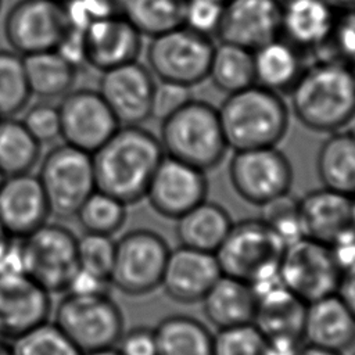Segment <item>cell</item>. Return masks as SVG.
Returning a JSON list of instances; mask_svg holds the SVG:
<instances>
[{"instance_id":"83f0119b","label":"cell","mask_w":355,"mask_h":355,"mask_svg":"<svg viewBox=\"0 0 355 355\" xmlns=\"http://www.w3.org/2000/svg\"><path fill=\"white\" fill-rule=\"evenodd\" d=\"M316 172L323 187L355 196V132L341 129L327 136L318 151Z\"/></svg>"},{"instance_id":"8992f818","label":"cell","mask_w":355,"mask_h":355,"mask_svg":"<svg viewBox=\"0 0 355 355\" xmlns=\"http://www.w3.org/2000/svg\"><path fill=\"white\" fill-rule=\"evenodd\" d=\"M51 313L82 354L115 347L125 330L122 311L108 293L67 291Z\"/></svg>"},{"instance_id":"30bf717a","label":"cell","mask_w":355,"mask_h":355,"mask_svg":"<svg viewBox=\"0 0 355 355\" xmlns=\"http://www.w3.org/2000/svg\"><path fill=\"white\" fill-rule=\"evenodd\" d=\"M279 270L287 290L305 304L337 293L343 273L330 247L309 237L284 247Z\"/></svg>"},{"instance_id":"ffe728a7","label":"cell","mask_w":355,"mask_h":355,"mask_svg":"<svg viewBox=\"0 0 355 355\" xmlns=\"http://www.w3.org/2000/svg\"><path fill=\"white\" fill-rule=\"evenodd\" d=\"M50 208L37 175L4 176L0 183V222L14 239H21L47 222Z\"/></svg>"},{"instance_id":"7dc6e473","label":"cell","mask_w":355,"mask_h":355,"mask_svg":"<svg viewBox=\"0 0 355 355\" xmlns=\"http://www.w3.org/2000/svg\"><path fill=\"white\" fill-rule=\"evenodd\" d=\"M331 254L341 272L355 263V225L343 230L330 244Z\"/></svg>"},{"instance_id":"6f0895ef","label":"cell","mask_w":355,"mask_h":355,"mask_svg":"<svg viewBox=\"0 0 355 355\" xmlns=\"http://www.w3.org/2000/svg\"><path fill=\"white\" fill-rule=\"evenodd\" d=\"M349 68H351V71H352V73H354V78H355V62H354Z\"/></svg>"},{"instance_id":"f546056e","label":"cell","mask_w":355,"mask_h":355,"mask_svg":"<svg viewBox=\"0 0 355 355\" xmlns=\"http://www.w3.org/2000/svg\"><path fill=\"white\" fill-rule=\"evenodd\" d=\"M154 331L158 355H212L214 334L193 316H166Z\"/></svg>"},{"instance_id":"f907efd6","label":"cell","mask_w":355,"mask_h":355,"mask_svg":"<svg viewBox=\"0 0 355 355\" xmlns=\"http://www.w3.org/2000/svg\"><path fill=\"white\" fill-rule=\"evenodd\" d=\"M14 237L8 233V230L0 222V270L11 266L10 262L14 258L15 252V243Z\"/></svg>"},{"instance_id":"f35d334b","label":"cell","mask_w":355,"mask_h":355,"mask_svg":"<svg viewBox=\"0 0 355 355\" xmlns=\"http://www.w3.org/2000/svg\"><path fill=\"white\" fill-rule=\"evenodd\" d=\"M115 255V241L112 236L83 233L78 237V262L79 272L103 280L110 282L112 263Z\"/></svg>"},{"instance_id":"c3c4849f","label":"cell","mask_w":355,"mask_h":355,"mask_svg":"<svg viewBox=\"0 0 355 355\" xmlns=\"http://www.w3.org/2000/svg\"><path fill=\"white\" fill-rule=\"evenodd\" d=\"M302 338L291 334H275L265 337L263 355H298Z\"/></svg>"},{"instance_id":"3957f363","label":"cell","mask_w":355,"mask_h":355,"mask_svg":"<svg viewBox=\"0 0 355 355\" xmlns=\"http://www.w3.org/2000/svg\"><path fill=\"white\" fill-rule=\"evenodd\" d=\"M218 114L227 147L233 151L275 147L286 136L290 122L282 94L257 83L229 93Z\"/></svg>"},{"instance_id":"2e32d148","label":"cell","mask_w":355,"mask_h":355,"mask_svg":"<svg viewBox=\"0 0 355 355\" xmlns=\"http://www.w3.org/2000/svg\"><path fill=\"white\" fill-rule=\"evenodd\" d=\"M155 86L148 67L136 60L103 71L97 90L119 125H141L151 118Z\"/></svg>"},{"instance_id":"74e56055","label":"cell","mask_w":355,"mask_h":355,"mask_svg":"<svg viewBox=\"0 0 355 355\" xmlns=\"http://www.w3.org/2000/svg\"><path fill=\"white\" fill-rule=\"evenodd\" d=\"M259 218L279 237L284 247L305 237L298 198L291 197L290 193L261 205Z\"/></svg>"},{"instance_id":"681fc988","label":"cell","mask_w":355,"mask_h":355,"mask_svg":"<svg viewBox=\"0 0 355 355\" xmlns=\"http://www.w3.org/2000/svg\"><path fill=\"white\" fill-rule=\"evenodd\" d=\"M337 294L355 315V263L343 270Z\"/></svg>"},{"instance_id":"5bb4252c","label":"cell","mask_w":355,"mask_h":355,"mask_svg":"<svg viewBox=\"0 0 355 355\" xmlns=\"http://www.w3.org/2000/svg\"><path fill=\"white\" fill-rule=\"evenodd\" d=\"M51 294L17 266L0 270V338L8 343L49 320Z\"/></svg>"},{"instance_id":"8fae6325","label":"cell","mask_w":355,"mask_h":355,"mask_svg":"<svg viewBox=\"0 0 355 355\" xmlns=\"http://www.w3.org/2000/svg\"><path fill=\"white\" fill-rule=\"evenodd\" d=\"M229 179L244 201L261 207L290 193L293 166L276 146L239 150L229 162Z\"/></svg>"},{"instance_id":"5b68a950","label":"cell","mask_w":355,"mask_h":355,"mask_svg":"<svg viewBox=\"0 0 355 355\" xmlns=\"http://www.w3.org/2000/svg\"><path fill=\"white\" fill-rule=\"evenodd\" d=\"M14 259L47 293H67L79 275L78 237L61 223L46 222L19 239Z\"/></svg>"},{"instance_id":"816d5d0a","label":"cell","mask_w":355,"mask_h":355,"mask_svg":"<svg viewBox=\"0 0 355 355\" xmlns=\"http://www.w3.org/2000/svg\"><path fill=\"white\" fill-rule=\"evenodd\" d=\"M298 355H343V354L330 351V349H324V348H319V347H313L309 344H302L301 349L298 351Z\"/></svg>"},{"instance_id":"4dcf8cb0","label":"cell","mask_w":355,"mask_h":355,"mask_svg":"<svg viewBox=\"0 0 355 355\" xmlns=\"http://www.w3.org/2000/svg\"><path fill=\"white\" fill-rule=\"evenodd\" d=\"M306 304L286 286L257 300L254 324L266 336L291 334L302 338V323Z\"/></svg>"},{"instance_id":"9c48e42d","label":"cell","mask_w":355,"mask_h":355,"mask_svg":"<svg viewBox=\"0 0 355 355\" xmlns=\"http://www.w3.org/2000/svg\"><path fill=\"white\" fill-rule=\"evenodd\" d=\"M165 239L150 229H133L115 241L111 286L130 297H141L161 286L169 255Z\"/></svg>"},{"instance_id":"f6af8a7d","label":"cell","mask_w":355,"mask_h":355,"mask_svg":"<svg viewBox=\"0 0 355 355\" xmlns=\"http://www.w3.org/2000/svg\"><path fill=\"white\" fill-rule=\"evenodd\" d=\"M115 348L121 355H158L154 327L136 326L123 330Z\"/></svg>"},{"instance_id":"db71d44e","label":"cell","mask_w":355,"mask_h":355,"mask_svg":"<svg viewBox=\"0 0 355 355\" xmlns=\"http://www.w3.org/2000/svg\"><path fill=\"white\" fill-rule=\"evenodd\" d=\"M82 355H121L115 347L112 348H104V349H96V351H89L83 352Z\"/></svg>"},{"instance_id":"603a6c76","label":"cell","mask_w":355,"mask_h":355,"mask_svg":"<svg viewBox=\"0 0 355 355\" xmlns=\"http://www.w3.org/2000/svg\"><path fill=\"white\" fill-rule=\"evenodd\" d=\"M337 11L326 0H286L282 3V37L305 54H313L327 40Z\"/></svg>"},{"instance_id":"b9f144b4","label":"cell","mask_w":355,"mask_h":355,"mask_svg":"<svg viewBox=\"0 0 355 355\" xmlns=\"http://www.w3.org/2000/svg\"><path fill=\"white\" fill-rule=\"evenodd\" d=\"M21 119L28 132L40 144H51L61 139V121L58 105L42 100L26 107Z\"/></svg>"},{"instance_id":"e0dca14e","label":"cell","mask_w":355,"mask_h":355,"mask_svg":"<svg viewBox=\"0 0 355 355\" xmlns=\"http://www.w3.org/2000/svg\"><path fill=\"white\" fill-rule=\"evenodd\" d=\"M207 194L205 171L164 155L148 183L144 198L157 214L176 220L207 200Z\"/></svg>"},{"instance_id":"1f68e13d","label":"cell","mask_w":355,"mask_h":355,"mask_svg":"<svg viewBox=\"0 0 355 355\" xmlns=\"http://www.w3.org/2000/svg\"><path fill=\"white\" fill-rule=\"evenodd\" d=\"M208 78L226 94L252 86L255 83L254 53L241 46L220 42L214 47Z\"/></svg>"},{"instance_id":"be15d7a7","label":"cell","mask_w":355,"mask_h":355,"mask_svg":"<svg viewBox=\"0 0 355 355\" xmlns=\"http://www.w3.org/2000/svg\"><path fill=\"white\" fill-rule=\"evenodd\" d=\"M57 1H61V3H64V1H65V0H57Z\"/></svg>"},{"instance_id":"4316f807","label":"cell","mask_w":355,"mask_h":355,"mask_svg":"<svg viewBox=\"0 0 355 355\" xmlns=\"http://www.w3.org/2000/svg\"><path fill=\"white\" fill-rule=\"evenodd\" d=\"M233 225L219 204L204 200L176 219V236L183 247L215 254Z\"/></svg>"},{"instance_id":"836d02e7","label":"cell","mask_w":355,"mask_h":355,"mask_svg":"<svg viewBox=\"0 0 355 355\" xmlns=\"http://www.w3.org/2000/svg\"><path fill=\"white\" fill-rule=\"evenodd\" d=\"M186 0H126L123 15L141 33L154 37L184 25Z\"/></svg>"},{"instance_id":"d6986e66","label":"cell","mask_w":355,"mask_h":355,"mask_svg":"<svg viewBox=\"0 0 355 355\" xmlns=\"http://www.w3.org/2000/svg\"><path fill=\"white\" fill-rule=\"evenodd\" d=\"M220 275L215 254L179 245L169 251L161 287L176 302H201Z\"/></svg>"},{"instance_id":"e575fe53","label":"cell","mask_w":355,"mask_h":355,"mask_svg":"<svg viewBox=\"0 0 355 355\" xmlns=\"http://www.w3.org/2000/svg\"><path fill=\"white\" fill-rule=\"evenodd\" d=\"M24 57L14 50H0V118H12L31 101Z\"/></svg>"},{"instance_id":"ac0fdd59","label":"cell","mask_w":355,"mask_h":355,"mask_svg":"<svg viewBox=\"0 0 355 355\" xmlns=\"http://www.w3.org/2000/svg\"><path fill=\"white\" fill-rule=\"evenodd\" d=\"M282 4L279 0H227L216 31L220 42L251 51L280 37Z\"/></svg>"},{"instance_id":"bcb514c9","label":"cell","mask_w":355,"mask_h":355,"mask_svg":"<svg viewBox=\"0 0 355 355\" xmlns=\"http://www.w3.org/2000/svg\"><path fill=\"white\" fill-rule=\"evenodd\" d=\"M54 50L78 72L87 65L85 36L82 31L68 28Z\"/></svg>"},{"instance_id":"4fadbf2b","label":"cell","mask_w":355,"mask_h":355,"mask_svg":"<svg viewBox=\"0 0 355 355\" xmlns=\"http://www.w3.org/2000/svg\"><path fill=\"white\" fill-rule=\"evenodd\" d=\"M68 28L64 6L57 0H19L4 19L7 43L22 57L54 50Z\"/></svg>"},{"instance_id":"680465c9","label":"cell","mask_w":355,"mask_h":355,"mask_svg":"<svg viewBox=\"0 0 355 355\" xmlns=\"http://www.w3.org/2000/svg\"><path fill=\"white\" fill-rule=\"evenodd\" d=\"M3 179H4V176H3V173H1V172H0V183H1V182H3Z\"/></svg>"},{"instance_id":"52a82bcc","label":"cell","mask_w":355,"mask_h":355,"mask_svg":"<svg viewBox=\"0 0 355 355\" xmlns=\"http://www.w3.org/2000/svg\"><path fill=\"white\" fill-rule=\"evenodd\" d=\"M49 202L50 215L75 218L86 198L96 190L92 154L67 143L44 154L37 173Z\"/></svg>"},{"instance_id":"11a10c76","label":"cell","mask_w":355,"mask_h":355,"mask_svg":"<svg viewBox=\"0 0 355 355\" xmlns=\"http://www.w3.org/2000/svg\"><path fill=\"white\" fill-rule=\"evenodd\" d=\"M0 355H12L11 343L0 338Z\"/></svg>"},{"instance_id":"277c9868","label":"cell","mask_w":355,"mask_h":355,"mask_svg":"<svg viewBox=\"0 0 355 355\" xmlns=\"http://www.w3.org/2000/svg\"><path fill=\"white\" fill-rule=\"evenodd\" d=\"M158 139L165 155L205 172L215 168L229 148L218 108L194 98L161 121Z\"/></svg>"},{"instance_id":"cb8c5ba5","label":"cell","mask_w":355,"mask_h":355,"mask_svg":"<svg viewBox=\"0 0 355 355\" xmlns=\"http://www.w3.org/2000/svg\"><path fill=\"white\" fill-rule=\"evenodd\" d=\"M305 237L330 244L343 230L354 225L352 197L322 187L298 198Z\"/></svg>"},{"instance_id":"7c38bea8","label":"cell","mask_w":355,"mask_h":355,"mask_svg":"<svg viewBox=\"0 0 355 355\" xmlns=\"http://www.w3.org/2000/svg\"><path fill=\"white\" fill-rule=\"evenodd\" d=\"M284 244L261 218L233 222L215 257L223 275L248 282L261 269L280 261Z\"/></svg>"},{"instance_id":"ba28073f","label":"cell","mask_w":355,"mask_h":355,"mask_svg":"<svg viewBox=\"0 0 355 355\" xmlns=\"http://www.w3.org/2000/svg\"><path fill=\"white\" fill-rule=\"evenodd\" d=\"M214 47L212 37L182 25L151 37L146 58L158 80L193 87L208 79Z\"/></svg>"},{"instance_id":"484cf974","label":"cell","mask_w":355,"mask_h":355,"mask_svg":"<svg viewBox=\"0 0 355 355\" xmlns=\"http://www.w3.org/2000/svg\"><path fill=\"white\" fill-rule=\"evenodd\" d=\"M255 83L276 93H288L306 67V54L277 37L254 50Z\"/></svg>"},{"instance_id":"d4e9b609","label":"cell","mask_w":355,"mask_h":355,"mask_svg":"<svg viewBox=\"0 0 355 355\" xmlns=\"http://www.w3.org/2000/svg\"><path fill=\"white\" fill-rule=\"evenodd\" d=\"M201 302L207 319L216 329L254 322L257 298L248 283L239 277L222 273Z\"/></svg>"},{"instance_id":"60d3db41","label":"cell","mask_w":355,"mask_h":355,"mask_svg":"<svg viewBox=\"0 0 355 355\" xmlns=\"http://www.w3.org/2000/svg\"><path fill=\"white\" fill-rule=\"evenodd\" d=\"M126 0H65L62 3L68 26L85 31L92 24L116 15H123Z\"/></svg>"},{"instance_id":"7bdbcfd3","label":"cell","mask_w":355,"mask_h":355,"mask_svg":"<svg viewBox=\"0 0 355 355\" xmlns=\"http://www.w3.org/2000/svg\"><path fill=\"white\" fill-rule=\"evenodd\" d=\"M223 6L219 0H186L184 26L209 37L216 36Z\"/></svg>"},{"instance_id":"44dd1931","label":"cell","mask_w":355,"mask_h":355,"mask_svg":"<svg viewBox=\"0 0 355 355\" xmlns=\"http://www.w3.org/2000/svg\"><path fill=\"white\" fill-rule=\"evenodd\" d=\"M83 36L87 65L100 72L136 61L143 46L141 33L125 15L100 19Z\"/></svg>"},{"instance_id":"d6a6232c","label":"cell","mask_w":355,"mask_h":355,"mask_svg":"<svg viewBox=\"0 0 355 355\" xmlns=\"http://www.w3.org/2000/svg\"><path fill=\"white\" fill-rule=\"evenodd\" d=\"M42 146L21 119L0 118V172L12 176L31 172L40 159Z\"/></svg>"},{"instance_id":"6da1fadb","label":"cell","mask_w":355,"mask_h":355,"mask_svg":"<svg viewBox=\"0 0 355 355\" xmlns=\"http://www.w3.org/2000/svg\"><path fill=\"white\" fill-rule=\"evenodd\" d=\"M159 139L141 125H121L92 154L96 189L126 205L146 197L148 183L164 158Z\"/></svg>"},{"instance_id":"8d00e7d4","label":"cell","mask_w":355,"mask_h":355,"mask_svg":"<svg viewBox=\"0 0 355 355\" xmlns=\"http://www.w3.org/2000/svg\"><path fill=\"white\" fill-rule=\"evenodd\" d=\"M12 355H82L68 337L49 320L11 341Z\"/></svg>"},{"instance_id":"6125c7cd","label":"cell","mask_w":355,"mask_h":355,"mask_svg":"<svg viewBox=\"0 0 355 355\" xmlns=\"http://www.w3.org/2000/svg\"><path fill=\"white\" fill-rule=\"evenodd\" d=\"M219 1H223V3H226V1H227V0H219Z\"/></svg>"},{"instance_id":"7402d4cb","label":"cell","mask_w":355,"mask_h":355,"mask_svg":"<svg viewBox=\"0 0 355 355\" xmlns=\"http://www.w3.org/2000/svg\"><path fill=\"white\" fill-rule=\"evenodd\" d=\"M301 336L305 344L344 354L355 344V315L337 293L322 297L306 304Z\"/></svg>"},{"instance_id":"d590c367","label":"cell","mask_w":355,"mask_h":355,"mask_svg":"<svg viewBox=\"0 0 355 355\" xmlns=\"http://www.w3.org/2000/svg\"><path fill=\"white\" fill-rule=\"evenodd\" d=\"M126 207L121 200L96 189L82 204L75 218L85 233L112 236L126 220Z\"/></svg>"},{"instance_id":"ee69618b","label":"cell","mask_w":355,"mask_h":355,"mask_svg":"<svg viewBox=\"0 0 355 355\" xmlns=\"http://www.w3.org/2000/svg\"><path fill=\"white\" fill-rule=\"evenodd\" d=\"M191 98V87L159 80L154 92L151 118L154 116L162 121L183 107L186 103H189Z\"/></svg>"},{"instance_id":"91938a15","label":"cell","mask_w":355,"mask_h":355,"mask_svg":"<svg viewBox=\"0 0 355 355\" xmlns=\"http://www.w3.org/2000/svg\"><path fill=\"white\" fill-rule=\"evenodd\" d=\"M352 355H355V344H354V354Z\"/></svg>"},{"instance_id":"7a4b0ae2","label":"cell","mask_w":355,"mask_h":355,"mask_svg":"<svg viewBox=\"0 0 355 355\" xmlns=\"http://www.w3.org/2000/svg\"><path fill=\"white\" fill-rule=\"evenodd\" d=\"M288 93L293 114L313 132L333 133L355 118V78L343 62L313 60Z\"/></svg>"},{"instance_id":"f1b7e54d","label":"cell","mask_w":355,"mask_h":355,"mask_svg":"<svg viewBox=\"0 0 355 355\" xmlns=\"http://www.w3.org/2000/svg\"><path fill=\"white\" fill-rule=\"evenodd\" d=\"M31 94L46 101L62 98L76 82L78 71L55 50L24 55Z\"/></svg>"},{"instance_id":"9a60e30c","label":"cell","mask_w":355,"mask_h":355,"mask_svg":"<svg viewBox=\"0 0 355 355\" xmlns=\"http://www.w3.org/2000/svg\"><path fill=\"white\" fill-rule=\"evenodd\" d=\"M64 143L93 154L121 126L98 90L76 89L58 104Z\"/></svg>"},{"instance_id":"94428289","label":"cell","mask_w":355,"mask_h":355,"mask_svg":"<svg viewBox=\"0 0 355 355\" xmlns=\"http://www.w3.org/2000/svg\"><path fill=\"white\" fill-rule=\"evenodd\" d=\"M1 4H3V0H0V8H1Z\"/></svg>"},{"instance_id":"ab89813d","label":"cell","mask_w":355,"mask_h":355,"mask_svg":"<svg viewBox=\"0 0 355 355\" xmlns=\"http://www.w3.org/2000/svg\"><path fill=\"white\" fill-rule=\"evenodd\" d=\"M265 336L254 323L218 329L212 355H263Z\"/></svg>"},{"instance_id":"9f6ffc18","label":"cell","mask_w":355,"mask_h":355,"mask_svg":"<svg viewBox=\"0 0 355 355\" xmlns=\"http://www.w3.org/2000/svg\"><path fill=\"white\" fill-rule=\"evenodd\" d=\"M352 219H354V225H355V196L352 197Z\"/></svg>"},{"instance_id":"f5cc1de1","label":"cell","mask_w":355,"mask_h":355,"mask_svg":"<svg viewBox=\"0 0 355 355\" xmlns=\"http://www.w3.org/2000/svg\"><path fill=\"white\" fill-rule=\"evenodd\" d=\"M337 12L355 11V0H326Z\"/></svg>"}]
</instances>
